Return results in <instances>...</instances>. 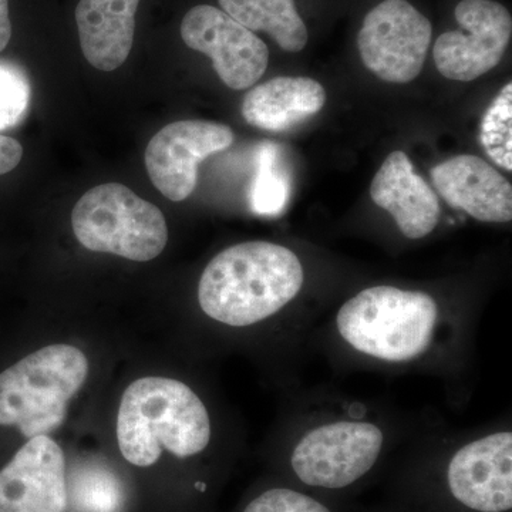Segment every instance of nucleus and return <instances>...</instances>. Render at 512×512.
I'll list each match as a JSON object with an SVG mask.
<instances>
[{
    "label": "nucleus",
    "instance_id": "5701e85b",
    "mask_svg": "<svg viewBox=\"0 0 512 512\" xmlns=\"http://www.w3.org/2000/svg\"><path fill=\"white\" fill-rule=\"evenodd\" d=\"M23 158V147L15 138L0 134V175L15 170Z\"/></svg>",
    "mask_w": 512,
    "mask_h": 512
},
{
    "label": "nucleus",
    "instance_id": "4be33fe9",
    "mask_svg": "<svg viewBox=\"0 0 512 512\" xmlns=\"http://www.w3.org/2000/svg\"><path fill=\"white\" fill-rule=\"evenodd\" d=\"M244 512H330V510L309 495L288 490V488H274L255 498Z\"/></svg>",
    "mask_w": 512,
    "mask_h": 512
},
{
    "label": "nucleus",
    "instance_id": "20e7f679",
    "mask_svg": "<svg viewBox=\"0 0 512 512\" xmlns=\"http://www.w3.org/2000/svg\"><path fill=\"white\" fill-rule=\"evenodd\" d=\"M87 375V357L74 346L50 345L26 356L0 373V426L18 427L26 439L59 429Z\"/></svg>",
    "mask_w": 512,
    "mask_h": 512
},
{
    "label": "nucleus",
    "instance_id": "f3484780",
    "mask_svg": "<svg viewBox=\"0 0 512 512\" xmlns=\"http://www.w3.org/2000/svg\"><path fill=\"white\" fill-rule=\"evenodd\" d=\"M222 10L251 32L268 33L281 49L302 52L308 43V29L295 0H218Z\"/></svg>",
    "mask_w": 512,
    "mask_h": 512
},
{
    "label": "nucleus",
    "instance_id": "9b49d317",
    "mask_svg": "<svg viewBox=\"0 0 512 512\" xmlns=\"http://www.w3.org/2000/svg\"><path fill=\"white\" fill-rule=\"evenodd\" d=\"M66 460L49 436L29 439L0 471V512H66Z\"/></svg>",
    "mask_w": 512,
    "mask_h": 512
},
{
    "label": "nucleus",
    "instance_id": "2eb2a0df",
    "mask_svg": "<svg viewBox=\"0 0 512 512\" xmlns=\"http://www.w3.org/2000/svg\"><path fill=\"white\" fill-rule=\"evenodd\" d=\"M140 0H80L76 8L80 46L87 62L113 72L126 62L134 43Z\"/></svg>",
    "mask_w": 512,
    "mask_h": 512
},
{
    "label": "nucleus",
    "instance_id": "f8f14e48",
    "mask_svg": "<svg viewBox=\"0 0 512 512\" xmlns=\"http://www.w3.org/2000/svg\"><path fill=\"white\" fill-rule=\"evenodd\" d=\"M448 487L458 503L478 512L512 508V434L493 433L466 444L448 464Z\"/></svg>",
    "mask_w": 512,
    "mask_h": 512
},
{
    "label": "nucleus",
    "instance_id": "ddd939ff",
    "mask_svg": "<svg viewBox=\"0 0 512 512\" xmlns=\"http://www.w3.org/2000/svg\"><path fill=\"white\" fill-rule=\"evenodd\" d=\"M431 180L450 207L474 220L505 224L512 220V185L476 156H457L431 170Z\"/></svg>",
    "mask_w": 512,
    "mask_h": 512
},
{
    "label": "nucleus",
    "instance_id": "39448f33",
    "mask_svg": "<svg viewBox=\"0 0 512 512\" xmlns=\"http://www.w3.org/2000/svg\"><path fill=\"white\" fill-rule=\"evenodd\" d=\"M74 235L84 248L136 262L164 251L168 228L160 208L119 183L92 188L72 212Z\"/></svg>",
    "mask_w": 512,
    "mask_h": 512
},
{
    "label": "nucleus",
    "instance_id": "423d86ee",
    "mask_svg": "<svg viewBox=\"0 0 512 512\" xmlns=\"http://www.w3.org/2000/svg\"><path fill=\"white\" fill-rule=\"evenodd\" d=\"M383 433L365 421L322 424L293 448L291 466L303 484L339 490L356 483L375 466Z\"/></svg>",
    "mask_w": 512,
    "mask_h": 512
},
{
    "label": "nucleus",
    "instance_id": "a211bd4d",
    "mask_svg": "<svg viewBox=\"0 0 512 512\" xmlns=\"http://www.w3.org/2000/svg\"><path fill=\"white\" fill-rule=\"evenodd\" d=\"M67 495L74 512H120L126 503L119 477L110 468L97 464L74 470Z\"/></svg>",
    "mask_w": 512,
    "mask_h": 512
},
{
    "label": "nucleus",
    "instance_id": "f257e3e1",
    "mask_svg": "<svg viewBox=\"0 0 512 512\" xmlns=\"http://www.w3.org/2000/svg\"><path fill=\"white\" fill-rule=\"evenodd\" d=\"M305 275L292 249L249 241L220 252L202 272L198 302L205 315L247 328L271 318L301 292Z\"/></svg>",
    "mask_w": 512,
    "mask_h": 512
},
{
    "label": "nucleus",
    "instance_id": "6e6552de",
    "mask_svg": "<svg viewBox=\"0 0 512 512\" xmlns=\"http://www.w3.org/2000/svg\"><path fill=\"white\" fill-rule=\"evenodd\" d=\"M454 15L460 30L437 39L434 63L446 79L473 82L503 60L512 35L511 15L494 0H461Z\"/></svg>",
    "mask_w": 512,
    "mask_h": 512
},
{
    "label": "nucleus",
    "instance_id": "f03ea898",
    "mask_svg": "<svg viewBox=\"0 0 512 512\" xmlns=\"http://www.w3.org/2000/svg\"><path fill=\"white\" fill-rule=\"evenodd\" d=\"M210 440L207 407L187 384L143 377L121 397L117 441L123 457L134 466H153L163 448L180 458L195 456Z\"/></svg>",
    "mask_w": 512,
    "mask_h": 512
},
{
    "label": "nucleus",
    "instance_id": "b1692460",
    "mask_svg": "<svg viewBox=\"0 0 512 512\" xmlns=\"http://www.w3.org/2000/svg\"><path fill=\"white\" fill-rule=\"evenodd\" d=\"M12 37V22L9 16V0H0V53L9 45Z\"/></svg>",
    "mask_w": 512,
    "mask_h": 512
},
{
    "label": "nucleus",
    "instance_id": "412c9836",
    "mask_svg": "<svg viewBox=\"0 0 512 512\" xmlns=\"http://www.w3.org/2000/svg\"><path fill=\"white\" fill-rule=\"evenodd\" d=\"M28 77L18 67L0 63V130L16 126L28 110Z\"/></svg>",
    "mask_w": 512,
    "mask_h": 512
},
{
    "label": "nucleus",
    "instance_id": "9d476101",
    "mask_svg": "<svg viewBox=\"0 0 512 512\" xmlns=\"http://www.w3.org/2000/svg\"><path fill=\"white\" fill-rule=\"evenodd\" d=\"M181 37L190 49L210 57L215 72L229 89H251L268 67L265 43L214 6L192 8L181 23Z\"/></svg>",
    "mask_w": 512,
    "mask_h": 512
},
{
    "label": "nucleus",
    "instance_id": "7ed1b4c3",
    "mask_svg": "<svg viewBox=\"0 0 512 512\" xmlns=\"http://www.w3.org/2000/svg\"><path fill=\"white\" fill-rule=\"evenodd\" d=\"M439 320V305L426 292L396 286L367 288L340 308L343 340L363 355L403 363L427 352Z\"/></svg>",
    "mask_w": 512,
    "mask_h": 512
},
{
    "label": "nucleus",
    "instance_id": "0eeeda50",
    "mask_svg": "<svg viewBox=\"0 0 512 512\" xmlns=\"http://www.w3.org/2000/svg\"><path fill=\"white\" fill-rule=\"evenodd\" d=\"M431 23L407 0H384L367 13L357 36L367 69L387 83L419 77L431 42Z\"/></svg>",
    "mask_w": 512,
    "mask_h": 512
},
{
    "label": "nucleus",
    "instance_id": "dca6fc26",
    "mask_svg": "<svg viewBox=\"0 0 512 512\" xmlns=\"http://www.w3.org/2000/svg\"><path fill=\"white\" fill-rule=\"evenodd\" d=\"M325 103V89L311 77H275L245 96L242 116L249 126L284 131L315 116Z\"/></svg>",
    "mask_w": 512,
    "mask_h": 512
},
{
    "label": "nucleus",
    "instance_id": "aec40b11",
    "mask_svg": "<svg viewBox=\"0 0 512 512\" xmlns=\"http://www.w3.org/2000/svg\"><path fill=\"white\" fill-rule=\"evenodd\" d=\"M481 144L498 167L512 171V83L508 82L485 113Z\"/></svg>",
    "mask_w": 512,
    "mask_h": 512
},
{
    "label": "nucleus",
    "instance_id": "6ab92c4d",
    "mask_svg": "<svg viewBox=\"0 0 512 512\" xmlns=\"http://www.w3.org/2000/svg\"><path fill=\"white\" fill-rule=\"evenodd\" d=\"M288 174L279 161V148L264 143L258 150V173L251 191L252 210L259 215H278L289 200Z\"/></svg>",
    "mask_w": 512,
    "mask_h": 512
},
{
    "label": "nucleus",
    "instance_id": "4468645a",
    "mask_svg": "<svg viewBox=\"0 0 512 512\" xmlns=\"http://www.w3.org/2000/svg\"><path fill=\"white\" fill-rule=\"evenodd\" d=\"M370 197L392 215L406 238L427 237L439 224V198L403 151H393L384 160L370 185Z\"/></svg>",
    "mask_w": 512,
    "mask_h": 512
},
{
    "label": "nucleus",
    "instance_id": "1a4fd4ad",
    "mask_svg": "<svg viewBox=\"0 0 512 512\" xmlns=\"http://www.w3.org/2000/svg\"><path fill=\"white\" fill-rule=\"evenodd\" d=\"M231 127L207 120L175 121L151 138L146 168L151 183L165 198L187 200L197 187L198 165L234 143Z\"/></svg>",
    "mask_w": 512,
    "mask_h": 512
}]
</instances>
